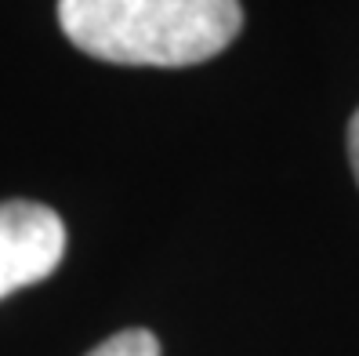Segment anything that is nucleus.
Returning <instances> with one entry per match:
<instances>
[{
    "mask_svg": "<svg viewBox=\"0 0 359 356\" xmlns=\"http://www.w3.org/2000/svg\"><path fill=\"white\" fill-rule=\"evenodd\" d=\"M58 26L80 51L116 66H196L243 26L240 0H58Z\"/></svg>",
    "mask_w": 359,
    "mask_h": 356,
    "instance_id": "f257e3e1",
    "label": "nucleus"
},
{
    "mask_svg": "<svg viewBox=\"0 0 359 356\" xmlns=\"http://www.w3.org/2000/svg\"><path fill=\"white\" fill-rule=\"evenodd\" d=\"M66 255L58 211L33 200L0 204V298L48 280Z\"/></svg>",
    "mask_w": 359,
    "mask_h": 356,
    "instance_id": "f03ea898",
    "label": "nucleus"
},
{
    "mask_svg": "<svg viewBox=\"0 0 359 356\" xmlns=\"http://www.w3.org/2000/svg\"><path fill=\"white\" fill-rule=\"evenodd\" d=\"M88 356H160V342H156L153 331L131 327V331H120L113 338H105Z\"/></svg>",
    "mask_w": 359,
    "mask_h": 356,
    "instance_id": "7ed1b4c3",
    "label": "nucleus"
},
{
    "mask_svg": "<svg viewBox=\"0 0 359 356\" xmlns=\"http://www.w3.org/2000/svg\"><path fill=\"white\" fill-rule=\"evenodd\" d=\"M348 160H352L355 182H359V113H355L352 124H348Z\"/></svg>",
    "mask_w": 359,
    "mask_h": 356,
    "instance_id": "20e7f679",
    "label": "nucleus"
}]
</instances>
